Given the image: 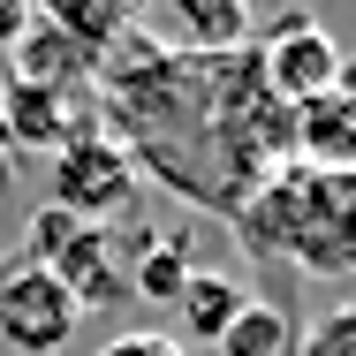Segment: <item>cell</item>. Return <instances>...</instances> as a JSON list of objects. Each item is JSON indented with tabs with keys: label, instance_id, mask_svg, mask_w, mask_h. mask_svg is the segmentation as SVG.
I'll use <instances>...</instances> for the list:
<instances>
[{
	"label": "cell",
	"instance_id": "cell-1",
	"mask_svg": "<svg viewBox=\"0 0 356 356\" xmlns=\"http://www.w3.org/2000/svg\"><path fill=\"white\" fill-rule=\"evenodd\" d=\"M227 220H235V235L250 250L288 258V266H303L318 281L356 273V167H303V159H288Z\"/></svg>",
	"mask_w": 356,
	"mask_h": 356
},
{
	"label": "cell",
	"instance_id": "cell-2",
	"mask_svg": "<svg viewBox=\"0 0 356 356\" xmlns=\"http://www.w3.org/2000/svg\"><path fill=\"white\" fill-rule=\"evenodd\" d=\"M129 197H137V167H129V152L114 144V129L76 122L69 144L54 152V205L76 213L83 227H99L106 213H122Z\"/></svg>",
	"mask_w": 356,
	"mask_h": 356
},
{
	"label": "cell",
	"instance_id": "cell-3",
	"mask_svg": "<svg viewBox=\"0 0 356 356\" xmlns=\"http://www.w3.org/2000/svg\"><path fill=\"white\" fill-rule=\"evenodd\" d=\"M76 296L46 266H0V341L15 356H61L76 341Z\"/></svg>",
	"mask_w": 356,
	"mask_h": 356
},
{
	"label": "cell",
	"instance_id": "cell-4",
	"mask_svg": "<svg viewBox=\"0 0 356 356\" xmlns=\"http://www.w3.org/2000/svg\"><path fill=\"white\" fill-rule=\"evenodd\" d=\"M250 31L258 23H250L243 0H167V8L137 15V38L175 54V61H227V54L250 46Z\"/></svg>",
	"mask_w": 356,
	"mask_h": 356
},
{
	"label": "cell",
	"instance_id": "cell-5",
	"mask_svg": "<svg viewBox=\"0 0 356 356\" xmlns=\"http://www.w3.org/2000/svg\"><path fill=\"white\" fill-rule=\"evenodd\" d=\"M334 69H341V46L326 38L318 15H281V23L266 31V46H258V76H266V91H273L281 106L326 99V91H334Z\"/></svg>",
	"mask_w": 356,
	"mask_h": 356
},
{
	"label": "cell",
	"instance_id": "cell-6",
	"mask_svg": "<svg viewBox=\"0 0 356 356\" xmlns=\"http://www.w3.org/2000/svg\"><path fill=\"white\" fill-rule=\"evenodd\" d=\"M8 76H15V83L54 91V99H76V91H91V83H99V54H83L69 31H54L46 15H31V31L8 46Z\"/></svg>",
	"mask_w": 356,
	"mask_h": 356
},
{
	"label": "cell",
	"instance_id": "cell-7",
	"mask_svg": "<svg viewBox=\"0 0 356 356\" xmlns=\"http://www.w3.org/2000/svg\"><path fill=\"white\" fill-rule=\"evenodd\" d=\"M69 129H76V122H69V99L0 76V137H8V144H23V152H61Z\"/></svg>",
	"mask_w": 356,
	"mask_h": 356
},
{
	"label": "cell",
	"instance_id": "cell-8",
	"mask_svg": "<svg viewBox=\"0 0 356 356\" xmlns=\"http://www.w3.org/2000/svg\"><path fill=\"white\" fill-rule=\"evenodd\" d=\"M243 303H250V288L235 281V273H190L182 296H175V326H182V341L220 349V334L243 318Z\"/></svg>",
	"mask_w": 356,
	"mask_h": 356
},
{
	"label": "cell",
	"instance_id": "cell-9",
	"mask_svg": "<svg viewBox=\"0 0 356 356\" xmlns=\"http://www.w3.org/2000/svg\"><path fill=\"white\" fill-rule=\"evenodd\" d=\"M296 159L303 167H356V106L341 91L296 106Z\"/></svg>",
	"mask_w": 356,
	"mask_h": 356
},
{
	"label": "cell",
	"instance_id": "cell-10",
	"mask_svg": "<svg viewBox=\"0 0 356 356\" xmlns=\"http://www.w3.org/2000/svg\"><path fill=\"white\" fill-rule=\"evenodd\" d=\"M220 356H296V318L281 303H243V318L220 334Z\"/></svg>",
	"mask_w": 356,
	"mask_h": 356
},
{
	"label": "cell",
	"instance_id": "cell-11",
	"mask_svg": "<svg viewBox=\"0 0 356 356\" xmlns=\"http://www.w3.org/2000/svg\"><path fill=\"white\" fill-rule=\"evenodd\" d=\"M190 273H197V266L182 258V243H152V235H137V273H129V288H137L144 303H175Z\"/></svg>",
	"mask_w": 356,
	"mask_h": 356
},
{
	"label": "cell",
	"instance_id": "cell-12",
	"mask_svg": "<svg viewBox=\"0 0 356 356\" xmlns=\"http://www.w3.org/2000/svg\"><path fill=\"white\" fill-rule=\"evenodd\" d=\"M76 235H83V220H76V213L38 205V213H31V227H23V243H31V250H23V266H46V273H54V266H61V250H69Z\"/></svg>",
	"mask_w": 356,
	"mask_h": 356
},
{
	"label": "cell",
	"instance_id": "cell-13",
	"mask_svg": "<svg viewBox=\"0 0 356 356\" xmlns=\"http://www.w3.org/2000/svg\"><path fill=\"white\" fill-rule=\"evenodd\" d=\"M303 356H356V303H334L326 318H311Z\"/></svg>",
	"mask_w": 356,
	"mask_h": 356
},
{
	"label": "cell",
	"instance_id": "cell-14",
	"mask_svg": "<svg viewBox=\"0 0 356 356\" xmlns=\"http://www.w3.org/2000/svg\"><path fill=\"white\" fill-rule=\"evenodd\" d=\"M99 356H190V349H182L175 334H114Z\"/></svg>",
	"mask_w": 356,
	"mask_h": 356
},
{
	"label": "cell",
	"instance_id": "cell-15",
	"mask_svg": "<svg viewBox=\"0 0 356 356\" xmlns=\"http://www.w3.org/2000/svg\"><path fill=\"white\" fill-rule=\"evenodd\" d=\"M31 15H38V8H23V0H0V54H8V46L31 31Z\"/></svg>",
	"mask_w": 356,
	"mask_h": 356
},
{
	"label": "cell",
	"instance_id": "cell-16",
	"mask_svg": "<svg viewBox=\"0 0 356 356\" xmlns=\"http://www.w3.org/2000/svg\"><path fill=\"white\" fill-rule=\"evenodd\" d=\"M334 91H341V99L356 106V54H341V69H334Z\"/></svg>",
	"mask_w": 356,
	"mask_h": 356
}]
</instances>
